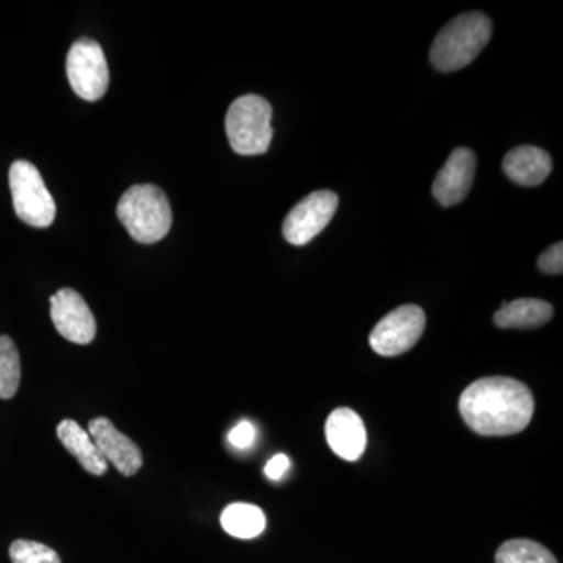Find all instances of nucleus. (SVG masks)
<instances>
[{
    "mask_svg": "<svg viewBox=\"0 0 563 563\" xmlns=\"http://www.w3.org/2000/svg\"><path fill=\"white\" fill-rule=\"evenodd\" d=\"M533 396L512 377H484L462 393L459 409L470 429L484 437H506L525 431L532 420Z\"/></svg>",
    "mask_w": 563,
    "mask_h": 563,
    "instance_id": "f257e3e1",
    "label": "nucleus"
},
{
    "mask_svg": "<svg viewBox=\"0 0 563 563\" xmlns=\"http://www.w3.org/2000/svg\"><path fill=\"white\" fill-rule=\"evenodd\" d=\"M490 18L479 11L461 14L444 25L431 47V63L440 73H454L476 60L492 38Z\"/></svg>",
    "mask_w": 563,
    "mask_h": 563,
    "instance_id": "f03ea898",
    "label": "nucleus"
},
{
    "mask_svg": "<svg viewBox=\"0 0 563 563\" xmlns=\"http://www.w3.org/2000/svg\"><path fill=\"white\" fill-rule=\"evenodd\" d=\"M117 214L135 242L154 244L168 235L173 210L168 198L155 185H135L122 195Z\"/></svg>",
    "mask_w": 563,
    "mask_h": 563,
    "instance_id": "7ed1b4c3",
    "label": "nucleus"
},
{
    "mask_svg": "<svg viewBox=\"0 0 563 563\" xmlns=\"http://www.w3.org/2000/svg\"><path fill=\"white\" fill-rule=\"evenodd\" d=\"M273 109L266 99L246 95L235 99L225 114V133L236 154L261 155L273 140Z\"/></svg>",
    "mask_w": 563,
    "mask_h": 563,
    "instance_id": "20e7f679",
    "label": "nucleus"
},
{
    "mask_svg": "<svg viewBox=\"0 0 563 563\" xmlns=\"http://www.w3.org/2000/svg\"><path fill=\"white\" fill-rule=\"evenodd\" d=\"M9 180L14 211L20 220L32 228H49L57 207L38 169L31 162H14Z\"/></svg>",
    "mask_w": 563,
    "mask_h": 563,
    "instance_id": "39448f33",
    "label": "nucleus"
},
{
    "mask_svg": "<svg viewBox=\"0 0 563 563\" xmlns=\"http://www.w3.org/2000/svg\"><path fill=\"white\" fill-rule=\"evenodd\" d=\"M70 87L85 101H98L110 84L109 65L96 41L81 38L73 44L66 58Z\"/></svg>",
    "mask_w": 563,
    "mask_h": 563,
    "instance_id": "423d86ee",
    "label": "nucleus"
},
{
    "mask_svg": "<svg viewBox=\"0 0 563 563\" xmlns=\"http://www.w3.org/2000/svg\"><path fill=\"white\" fill-rule=\"evenodd\" d=\"M424 328L426 314L420 307L401 306L377 322L369 333V344L377 354L396 357L420 342Z\"/></svg>",
    "mask_w": 563,
    "mask_h": 563,
    "instance_id": "0eeeda50",
    "label": "nucleus"
},
{
    "mask_svg": "<svg viewBox=\"0 0 563 563\" xmlns=\"http://www.w3.org/2000/svg\"><path fill=\"white\" fill-rule=\"evenodd\" d=\"M339 207V196L335 192L321 190L310 192L301 202L292 207L285 218L282 232L285 240L292 246H303L312 242L318 233L324 231L332 221Z\"/></svg>",
    "mask_w": 563,
    "mask_h": 563,
    "instance_id": "6e6552de",
    "label": "nucleus"
},
{
    "mask_svg": "<svg viewBox=\"0 0 563 563\" xmlns=\"http://www.w3.org/2000/svg\"><path fill=\"white\" fill-rule=\"evenodd\" d=\"M51 318L58 333L70 343H91L98 332L90 307L73 288H63L51 296Z\"/></svg>",
    "mask_w": 563,
    "mask_h": 563,
    "instance_id": "1a4fd4ad",
    "label": "nucleus"
},
{
    "mask_svg": "<svg viewBox=\"0 0 563 563\" xmlns=\"http://www.w3.org/2000/svg\"><path fill=\"white\" fill-rule=\"evenodd\" d=\"M92 442L101 451L107 463H111L122 476H135L143 466V453L125 433L118 431L109 418H95L88 424Z\"/></svg>",
    "mask_w": 563,
    "mask_h": 563,
    "instance_id": "9d476101",
    "label": "nucleus"
},
{
    "mask_svg": "<svg viewBox=\"0 0 563 563\" xmlns=\"http://www.w3.org/2000/svg\"><path fill=\"white\" fill-rule=\"evenodd\" d=\"M476 173V155L472 150L459 147L450 155L437 174L432 195L443 207H453L466 198L473 187Z\"/></svg>",
    "mask_w": 563,
    "mask_h": 563,
    "instance_id": "9b49d317",
    "label": "nucleus"
},
{
    "mask_svg": "<svg viewBox=\"0 0 563 563\" xmlns=\"http://www.w3.org/2000/svg\"><path fill=\"white\" fill-rule=\"evenodd\" d=\"M325 439L340 459L358 461L366 448V429L361 415L347 407L333 410L325 421Z\"/></svg>",
    "mask_w": 563,
    "mask_h": 563,
    "instance_id": "f8f14e48",
    "label": "nucleus"
},
{
    "mask_svg": "<svg viewBox=\"0 0 563 563\" xmlns=\"http://www.w3.org/2000/svg\"><path fill=\"white\" fill-rule=\"evenodd\" d=\"M503 169L510 180L521 187H537L543 184L553 169L550 154L536 146H518L506 154Z\"/></svg>",
    "mask_w": 563,
    "mask_h": 563,
    "instance_id": "ddd939ff",
    "label": "nucleus"
},
{
    "mask_svg": "<svg viewBox=\"0 0 563 563\" xmlns=\"http://www.w3.org/2000/svg\"><path fill=\"white\" fill-rule=\"evenodd\" d=\"M58 440L65 450L76 457L85 472L92 476H103L109 470V463L102 457L101 451L92 442L90 433L80 428L79 422L63 420L57 428Z\"/></svg>",
    "mask_w": 563,
    "mask_h": 563,
    "instance_id": "4468645a",
    "label": "nucleus"
},
{
    "mask_svg": "<svg viewBox=\"0 0 563 563\" xmlns=\"http://www.w3.org/2000/svg\"><path fill=\"white\" fill-rule=\"evenodd\" d=\"M553 318V306L542 299H517L503 302L495 313V324L503 329H536L547 324Z\"/></svg>",
    "mask_w": 563,
    "mask_h": 563,
    "instance_id": "2eb2a0df",
    "label": "nucleus"
},
{
    "mask_svg": "<svg viewBox=\"0 0 563 563\" xmlns=\"http://www.w3.org/2000/svg\"><path fill=\"white\" fill-rule=\"evenodd\" d=\"M221 526L229 536L250 540L261 536L266 528V517L261 507L235 503L221 514Z\"/></svg>",
    "mask_w": 563,
    "mask_h": 563,
    "instance_id": "dca6fc26",
    "label": "nucleus"
},
{
    "mask_svg": "<svg viewBox=\"0 0 563 563\" xmlns=\"http://www.w3.org/2000/svg\"><path fill=\"white\" fill-rule=\"evenodd\" d=\"M496 563H558V559L543 544L515 539L499 547Z\"/></svg>",
    "mask_w": 563,
    "mask_h": 563,
    "instance_id": "f3484780",
    "label": "nucleus"
},
{
    "mask_svg": "<svg viewBox=\"0 0 563 563\" xmlns=\"http://www.w3.org/2000/svg\"><path fill=\"white\" fill-rule=\"evenodd\" d=\"M21 384V358L10 336L0 335V399H11Z\"/></svg>",
    "mask_w": 563,
    "mask_h": 563,
    "instance_id": "a211bd4d",
    "label": "nucleus"
},
{
    "mask_svg": "<svg viewBox=\"0 0 563 563\" xmlns=\"http://www.w3.org/2000/svg\"><path fill=\"white\" fill-rule=\"evenodd\" d=\"M10 559L13 563H62L60 555L52 548L31 540H16L11 543Z\"/></svg>",
    "mask_w": 563,
    "mask_h": 563,
    "instance_id": "6ab92c4d",
    "label": "nucleus"
},
{
    "mask_svg": "<svg viewBox=\"0 0 563 563\" xmlns=\"http://www.w3.org/2000/svg\"><path fill=\"white\" fill-rule=\"evenodd\" d=\"M257 440V429L250 421H242L229 432V443L232 444L235 450H250L252 444Z\"/></svg>",
    "mask_w": 563,
    "mask_h": 563,
    "instance_id": "aec40b11",
    "label": "nucleus"
},
{
    "mask_svg": "<svg viewBox=\"0 0 563 563\" xmlns=\"http://www.w3.org/2000/svg\"><path fill=\"white\" fill-rule=\"evenodd\" d=\"M539 268L547 274H562L563 272V243L553 244L550 250L539 257Z\"/></svg>",
    "mask_w": 563,
    "mask_h": 563,
    "instance_id": "412c9836",
    "label": "nucleus"
},
{
    "mask_svg": "<svg viewBox=\"0 0 563 563\" xmlns=\"http://www.w3.org/2000/svg\"><path fill=\"white\" fill-rule=\"evenodd\" d=\"M290 459L285 454L274 455L272 461L266 463L265 474L268 479L272 481H280L282 477L287 474L288 470H290Z\"/></svg>",
    "mask_w": 563,
    "mask_h": 563,
    "instance_id": "4be33fe9",
    "label": "nucleus"
}]
</instances>
